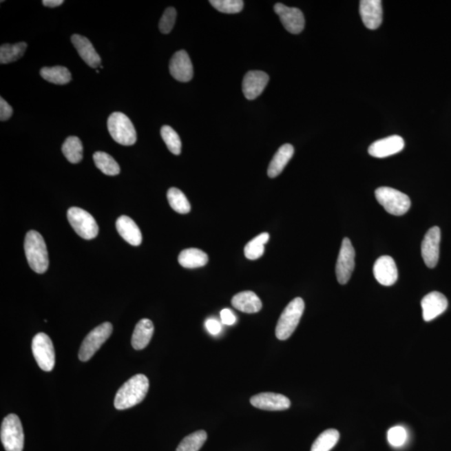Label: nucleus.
<instances>
[{"label": "nucleus", "mask_w": 451, "mask_h": 451, "mask_svg": "<svg viewBox=\"0 0 451 451\" xmlns=\"http://www.w3.org/2000/svg\"><path fill=\"white\" fill-rule=\"evenodd\" d=\"M149 380L146 375H136L128 379L116 395L114 405L119 410L130 409L146 398Z\"/></svg>", "instance_id": "1"}, {"label": "nucleus", "mask_w": 451, "mask_h": 451, "mask_svg": "<svg viewBox=\"0 0 451 451\" xmlns=\"http://www.w3.org/2000/svg\"><path fill=\"white\" fill-rule=\"evenodd\" d=\"M27 261L35 273H44L49 268V256L44 238L36 231L27 233L25 240Z\"/></svg>", "instance_id": "2"}, {"label": "nucleus", "mask_w": 451, "mask_h": 451, "mask_svg": "<svg viewBox=\"0 0 451 451\" xmlns=\"http://www.w3.org/2000/svg\"><path fill=\"white\" fill-rule=\"evenodd\" d=\"M304 308V302L301 297H296L290 302L277 321L275 333L278 339L290 338L300 324Z\"/></svg>", "instance_id": "3"}, {"label": "nucleus", "mask_w": 451, "mask_h": 451, "mask_svg": "<svg viewBox=\"0 0 451 451\" xmlns=\"http://www.w3.org/2000/svg\"><path fill=\"white\" fill-rule=\"evenodd\" d=\"M0 438L6 451H23L25 434L21 419L17 415L10 414L3 419Z\"/></svg>", "instance_id": "4"}, {"label": "nucleus", "mask_w": 451, "mask_h": 451, "mask_svg": "<svg viewBox=\"0 0 451 451\" xmlns=\"http://www.w3.org/2000/svg\"><path fill=\"white\" fill-rule=\"evenodd\" d=\"M107 127L109 134L117 143L123 146H132L136 143L134 125L125 114L112 113L109 117Z\"/></svg>", "instance_id": "5"}, {"label": "nucleus", "mask_w": 451, "mask_h": 451, "mask_svg": "<svg viewBox=\"0 0 451 451\" xmlns=\"http://www.w3.org/2000/svg\"><path fill=\"white\" fill-rule=\"evenodd\" d=\"M375 197L380 205L390 214L402 216L410 209V198L394 188L379 187L375 191Z\"/></svg>", "instance_id": "6"}, {"label": "nucleus", "mask_w": 451, "mask_h": 451, "mask_svg": "<svg viewBox=\"0 0 451 451\" xmlns=\"http://www.w3.org/2000/svg\"><path fill=\"white\" fill-rule=\"evenodd\" d=\"M112 324L109 322H105L90 331L81 345L80 360L82 362H86L92 359L112 335Z\"/></svg>", "instance_id": "7"}, {"label": "nucleus", "mask_w": 451, "mask_h": 451, "mask_svg": "<svg viewBox=\"0 0 451 451\" xmlns=\"http://www.w3.org/2000/svg\"><path fill=\"white\" fill-rule=\"evenodd\" d=\"M67 218L74 231L86 240L95 238L99 233V227L95 218L88 211L79 207H74L70 209Z\"/></svg>", "instance_id": "8"}, {"label": "nucleus", "mask_w": 451, "mask_h": 451, "mask_svg": "<svg viewBox=\"0 0 451 451\" xmlns=\"http://www.w3.org/2000/svg\"><path fill=\"white\" fill-rule=\"evenodd\" d=\"M32 352L35 360L42 370L50 372L56 364V353L50 337L39 333L32 341Z\"/></svg>", "instance_id": "9"}, {"label": "nucleus", "mask_w": 451, "mask_h": 451, "mask_svg": "<svg viewBox=\"0 0 451 451\" xmlns=\"http://www.w3.org/2000/svg\"><path fill=\"white\" fill-rule=\"evenodd\" d=\"M355 251L348 238H344L336 264L337 280L340 284H346L354 272Z\"/></svg>", "instance_id": "10"}, {"label": "nucleus", "mask_w": 451, "mask_h": 451, "mask_svg": "<svg viewBox=\"0 0 451 451\" xmlns=\"http://www.w3.org/2000/svg\"><path fill=\"white\" fill-rule=\"evenodd\" d=\"M441 231L440 227H434L427 231L421 244V254L423 262L428 268L437 266L440 257Z\"/></svg>", "instance_id": "11"}, {"label": "nucleus", "mask_w": 451, "mask_h": 451, "mask_svg": "<svg viewBox=\"0 0 451 451\" xmlns=\"http://www.w3.org/2000/svg\"><path fill=\"white\" fill-rule=\"evenodd\" d=\"M274 11L280 17L282 25L289 33L297 34L304 30L305 19L303 12L300 10L277 3L274 6Z\"/></svg>", "instance_id": "12"}, {"label": "nucleus", "mask_w": 451, "mask_h": 451, "mask_svg": "<svg viewBox=\"0 0 451 451\" xmlns=\"http://www.w3.org/2000/svg\"><path fill=\"white\" fill-rule=\"evenodd\" d=\"M269 81V74L260 70L247 73L242 81V92L247 99L252 101L260 96Z\"/></svg>", "instance_id": "13"}, {"label": "nucleus", "mask_w": 451, "mask_h": 451, "mask_svg": "<svg viewBox=\"0 0 451 451\" xmlns=\"http://www.w3.org/2000/svg\"><path fill=\"white\" fill-rule=\"evenodd\" d=\"M423 319L430 322L437 319L448 308V300L440 292H431L423 297L421 301Z\"/></svg>", "instance_id": "14"}, {"label": "nucleus", "mask_w": 451, "mask_h": 451, "mask_svg": "<svg viewBox=\"0 0 451 451\" xmlns=\"http://www.w3.org/2000/svg\"><path fill=\"white\" fill-rule=\"evenodd\" d=\"M361 19L368 30H376L383 21L382 1L379 0H362L359 3Z\"/></svg>", "instance_id": "15"}, {"label": "nucleus", "mask_w": 451, "mask_h": 451, "mask_svg": "<svg viewBox=\"0 0 451 451\" xmlns=\"http://www.w3.org/2000/svg\"><path fill=\"white\" fill-rule=\"evenodd\" d=\"M405 147V140L399 136H391L375 141L370 147L368 153L376 158H384L397 154Z\"/></svg>", "instance_id": "16"}, {"label": "nucleus", "mask_w": 451, "mask_h": 451, "mask_svg": "<svg viewBox=\"0 0 451 451\" xmlns=\"http://www.w3.org/2000/svg\"><path fill=\"white\" fill-rule=\"evenodd\" d=\"M169 68L172 77L180 82L190 81L193 77V66L185 50H180L174 54Z\"/></svg>", "instance_id": "17"}, {"label": "nucleus", "mask_w": 451, "mask_h": 451, "mask_svg": "<svg viewBox=\"0 0 451 451\" xmlns=\"http://www.w3.org/2000/svg\"><path fill=\"white\" fill-rule=\"evenodd\" d=\"M373 272L376 280L384 286L394 285L398 280L397 266L390 256L379 258L375 262Z\"/></svg>", "instance_id": "18"}, {"label": "nucleus", "mask_w": 451, "mask_h": 451, "mask_svg": "<svg viewBox=\"0 0 451 451\" xmlns=\"http://www.w3.org/2000/svg\"><path fill=\"white\" fill-rule=\"evenodd\" d=\"M250 403L258 409L278 411L288 410L291 402L286 396L275 393H260L253 396Z\"/></svg>", "instance_id": "19"}, {"label": "nucleus", "mask_w": 451, "mask_h": 451, "mask_svg": "<svg viewBox=\"0 0 451 451\" xmlns=\"http://www.w3.org/2000/svg\"><path fill=\"white\" fill-rule=\"evenodd\" d=\"M72 44L80 54L82 60L90 67L97 68L101 65V59L87 38L80 34H74L72 37Z\"/></svg>", "instance_id": "20"}, {"label": "nucleus", "mask_w": 451, "mask_h": 451, "mask_svg": "<svg viewBox=\"0 0 451 451\" xmlns=\"http://www.w3.org/2000/svg\"><path fill=\"white\" fill-rule=\"evenodd\" d=\"M116 229L124 240L132 246H139L143 242V235L136 223L127 216H121L116 221Z\"/></svg>", "instance_id": "21"}, {"label": "nucleus", "mask_w": 451, "mask_h": 451, "mask_svg": "<svg viewBox=\"0 0 451 451\" xmlns=\"http://www.w3.org/2000/svg\"><path fill=\"white\" fill-rule=\"evenodd\" d=\"M231 304L238 311L246 313H256L262 309V302L252 291L241 292L233 297Z\"/></svg>", "instance_id": "22"}, {"label": "nucleus", "mask_w": 451, "mask_h": 451, "mask_svg": "<svg viewBox=\"0 0 451 451\" xmlns=\"http://www.w3.org/2000/svg\"><path fill=\"white\" fill-rule=\"evenodd\" d=\"M154 333V325L150 319H143L136 325L132 338V347L136 350H141L146 348L152 338Z\"/></svg>", "instance_id": "23"}, {"label": "nucleus", "mask_w": 451, "mask_h": 451, "mask_svg": "<svg viewBox=\"0 0 451 451\" xmlns=\"http://www.w3.org/2000/svg\"><path fill=\"white\" fill-rule=\"evenodd\" d=\"M294 154V148L292 145L284 144L278 149L276 154L271 160L268 169V175L271 178H275L282 174L289 160Z\"/></svg>", "instance_id": "24"}, {"label": "nucleus", "mask_w": 451, "mask_h": 451, "mask_svg": "<svg viewBox=\"0 0 451 451\" xmlns=\"http://www.w3.org/2000/svg\"><path fill=\"white\" fill-rule=\"evenodd\" d=\"M178 262L185 269L202 268L209 262V256L198 249H188L180 253Z\"/></svg>", "instance_id": "25"}, {"label": "nucleus", "mask_w": 451, "mask_h": 451, "mask_svg": "<svg viewBox=\"0 0 451 451\" xmlns=\"http://www.w3.org/2000/svg\"><path fill=\"white\" fill-rule=\"evenodd\" d=\"M41 76L43 79L56 85H66L72 81V74L64 66L42 68Z\"/></svg>", "instance_id": "26"}, {"label": "nucleus", "mask_w": 451, "mask_h": 451, "mask_svg": "<svg viewBox=\"0 0 451 451\" xmlns=\"http://www.w3.org/2000/svg\"><path fill=\"white\" fill-rule=\"evenodd\" d=\"M62 152L70 163H79L83 158V145L78 137L69 136L63 144Z\"/></svg>", "instance_id": "27"}, {"label": "nucleus", "mask_w": 451, "mask_h": 451, "mask_svg": "<svg viewBox=\"0 0 451 451\" xmlns=\"http://www.w3.org/2000/svg\"><path fill=\"white\" fill-rule=\"evenodd\" d=\"M94 162L98 169L107 176H116L120 174V168L112 156L103 151H97L93 155Z\"/></svg>", "instance_id": "28"}, {"label": "nucleus", "mask_w": 451, "mask_h": 451, "mask_svg": "<svg viewBox=\"0 0 451 451\" xmlns=\"http://www.w3.org/2000/svg\"><path fill=\"white\" fill-rule=\"evenodd\" d=\"M27 44L25 42L17 44H5L0 47V63L10 64L21 59L25 53Z\"/></svg>", "instance_id": "29"}, {"label": "nucleus", "mask_w": 451, "mask_h": 451, "mask_svg": "<svg viewBox=\"0 0 451 451\" xmlns=\"http://www.w3.org/2000/svg\"><path fill=\"white\" fill-rule=\"evenodd\" d=\"M338 430L328 429L319 434L311 447V451H331L339 440Z\"/></svg>", "instance_id": "30"}, {"label": "nucleus", "mask_w": 451, "mask_h": 451, "mask_svg": "<svg viewBox=\"0 0 451 451\" xmlns=\"http://www.w3.org/2000/svg\"><path fill=\"white\" fill-rule=\"evenodd\" d=\"M269 240V234L266 233L258 235L251 240L244 248L245 257L249 260H257L264 253V245Z\"/></svg>", "instance_id": "31"}, {"label": "nucleus", "mask_w": 451, "mask_h": 451, "mask_svg": "<svg viewBox=\"0 0 451 451\" xmlns=\"http://www.w3.org/2000/svg\"><path fill=\"white\" fill-rule=\"evenodd\" d=\"M167 200L176 213L187 214L191 211V204L183 192L178 188H170L167 191Z\"/></svg>", "instance_id": "32"}, {"label": "nucleus", "mask_w": 451, "mask_h": 451, "mask_svg": "<svg viewBox=\"0 0 451 451\" xmlns=\"http://www.w3.org/2000/svg\"><path fill=\"white\" fill-rule=\"evenodd\" d=\"M207 439L206 431H196L184 438L176 451H198L205 444Z\"/></svg>", "instance_id": "33"}, {"label": "nucleus", "mask_w": 451, "mask_h": 451, "mask_svg": "<svg viewBox=\"0 0 451 451\" xmlns=\"http://www.w3.org/2000/svg\"><path fill=\"white\" fill-rule=\"evenodd\" d=\"M160 136H162L165 143H166L168 150L172 154L180 155L182 151V141L180 137L174 129L169 125H164L160 130Z\"/></svg>", "instance_id": "34"}, {"label": "nucleus", "mask_w": 451, "mask_h": 451, "mask_svg": "<svg viewBox=\"0 0 451 451\" xmlns=\"http://www.w3.org/2000/svg\"><path fill=\"white\" fill-rule=\"evenodd\" d=\"M210 3L216 10L225 14H238L244 6L242 0H211Z\"/></svg>", "instance_id": "35"}, {"label": "nucleus", "mask_w": 451, "mask_h": 451, "mask_svg": "<svg viewBox=\"0 0 451 451\" xmlns=\"http://www.w3.org/2000/svg\"><path fill=\"white\" fill-rule=\"evenodd\" d=\"M176 10L174 8H167L165 10L159 23V29L162 34H169L175 25Z\"/></svg>", "instance_id": "36"}, {"label": "nucleus", "mask_w": 451, "mask_h": 451, "mask_svg": "<svg viewBox=\"0 0 451 451\" xmlns=\"http://www.w3.org/2000/svg\"><path fill=\"white\" fill-rule=\"evenodd\" d=\"M388 441L394 447H401L407 440V431L402 426L392 427L388 431Z\"/></svg>", "instance_id": "37"}, {"label": "nucleus", "mask_w": 451, "mask_h": 451, "mask_svg": "<svg viewBox=\"0 0 451 451\" xmlns=\"http://www.w3.org/2000/svg\"><path fill=\"white\" fill-rule=\"evenodd\" d=\"M12 115H13V109L3 97L0 98V120L2 121L9 120Z\"/></svg>", "instance_id": "38"}, {"label": "nucleus", "mask_w": 451, "mask_h": 451, "mask_svg": "<svg viewBox=\"0 0 451 451\" xmlns=\"http://www.w3.org/2000/svg\"><path fill=\"white\" fill-rule=\"evenodd\" d=\"M205 325L211 335H217L221 332V324L218 320L213 319H207Z\"/></svg>", "instance_id": "39"}, {"label": "nucleus", "mask_w": 451, "mask_h": 451, "mask_svg": "<svg viewBox=\"0 0 451 451\" xmlns=\"http://www.w3.org/2000/svg\"><path fill=\"white\" fill-rule=\"evenodd\" d=\"M221 319L222 324L226 325H233L236 322V317L233 315V311L229 308L223 309L221 312Z\"/></svg>", "instance_id": "40"}, {"label": "nucleus", "mask_w": 451, "mask_h": 451, "mask_svg": "<svg viewBox=\"0 0 451 451\" xmlns=\"http://www.w3.org/2000/svg\"><path fill=\"white\" fill-rule=\"evenodd\" d=\"M62 3H64L63 0H44V1H43V5L50 8L61 6Z\"/></svg>", "instance_id": "41"}]
</instances>
